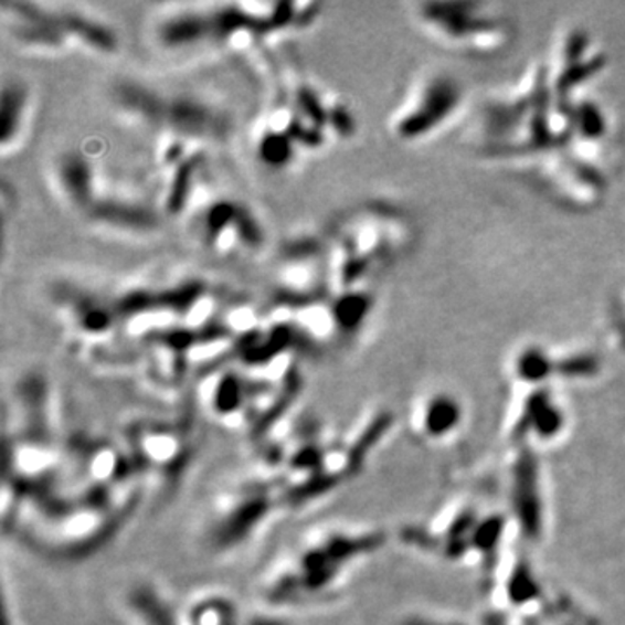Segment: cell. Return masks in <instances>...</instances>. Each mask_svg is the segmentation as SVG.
I'll return each mask as SVG.
<instances>
[{
	"instance_id": "1",
	"label": "cell",
	"mask_w": 625,
	"mask_h": 625,
	"mask_svg": "<svg viewBox=\"0 0 625 625\" xmlns=\"http://www.w3.org/2000/svg\"><path fill=\"white\" fill-rule=\"evenodd\" d=\"M414 220L399 205L369 202L336 224L326 248L327 282L336 294L374 290V282L393 268L415 244Z\"/></svg>"
},
{
	"instance_id": "2",
	"label": "cell",
	"mask_w": 625,
	"mask_h": 625,
	"mask_svg": "<svg viewBox=\"0 0 625 625\" xmlns=\"http://www.w3.org/2000/svg\"><path fill=\"white\" fill-rule=\"evenodd\" d=\"M350 533L339 527H312L269 564L259 581L263 608L288 613L320 608L338 596L357 554Z\"/></svg>"
},
{
	"instance_id": "3",
	"label": "cell",
	"mask_w": 625,
	"mask_h": 625,
	"mask_svg": "<svg viewBox=\"0 0 625 625\" xmlns=\"http://www.w3.org/2000/svg\"><path fill=\"white\" fill-rule=\"evenodd\" d=\"M409 17L431 44L467 62L497 60L518 39L516 18L497 2L426 0L409 6Z\"/></svg>"
},
{
	"instance_id": "4",
	"label": "cell",
	"mask_w": 625,
	"mask_h": 625,
	"mask_svg": "<svg viewBox=\"0 0 625 625\" xmlns=\"http://www.w3.org/2000/svg\"><path fill=\"white\" fill-rule=\"evenodd\" d=\"M469 108L466 82L451 70H424L391 114L388 129L405 147L436 141L459 124Z\"/></svg>"
},
{
	"instance_id": "5",
	"label": "cell",
	"mask_w": 625,
	"mask_h": 625,
	"mask_svg": "<svg viewBox=\"0 0 625 625\" xmlns=\"http://www.w3.org/2000/svg\"><path fill=\"white\" fill-rule=\"evenodd\" d=\"M278 484L269 476L248 478L220 491L203 523L205 548L212 554L235 551L263 532L284 509Z\"/></svg>"
},
{
	"instance_id": "6",
	"label": "cell",
	"mask_w": 625,
	"mask_h": 625,
	"mask_svg": "<svg viewBox=\"0 0 625 625\" xmlns=\"http://www.w3.org/2000/svg\"><path fill=\"white\" fill-rule=\"evenodd\" d=\"M124 431L127 454L142 481L153 478L155 484L162 485V491L174 488L193 457L190 431L160 419H136Z\"/></svg>"
},
{
	"instance_id": "7",
	"label": "cell",
	"mask_w": 625,
	"mask_h": 625,
	"mask_svg": "<svg viewBox=\"0 0 625 625\" xmlns=\"http://www.w3.org/2000/svg\"><path fill=\"white\" fill-rule=\"evenodd\" d=\"M549 86L558 96L594 93L610 68V56L591 30L581 25L564 29L544 62Z\"/></svg>"
},
{
	"instance_id": "8",
	"label": "cell",
	"mask_w": 625,
	"mask_h": 625,
	"mask_svg": "<svg viewBox=\"0 0 625 625\" xmlns=\"http://www.w3.org/2000/svg\"><path fill=\"white\" fill-rule=\"evenodd\" d=\"M123 610L129 625H184L181 606L153 581H136L127 587Z\"/></svg>"
},
{
	"instance_id": "9",
	"label": "cell",
	"mask_w": 625,
	"mask_h": 625,
	"mask_svg": "<svg viewBox=\"0 0 625 625\" xmlns=\"http://www.w3.org/2000/svg\"><path fill=\"white\" fill-rule=\"evenodd\" d=\"M0 141L2 151L6 155L17 150L23 141L27 130H29L30 114H32V96L25 82L13 81L4 82L2 87V105H0Z\"/></svg>"
},
{
	"instance_id": "10",
	"label": "cell",
	"mask_w": 625,
	"mask_h": 625,
	"mask_svg": "<svg viewBox=\"0 0 625 625\" xmlns=\"http://www.w3.org/2000/svg\"><path fill=\"white\" fill-rule=\"evenodd\" d=\"M184 625H244L239 605L230 594L203 589L181 606Z\"/></svg>"
},
{
	"instance_id": "11",
	"label": "cell",
	"mask_w": 625,
	"mask_h": 625,
	"mask_svg": "<svg viewBox=\"0 0 625 625\" xmlns=\"http://www.w3.org/2000/svg\"><path fill=\"white\" fill-rule=\"evenodd\" d=\"M56 178L60 181L63 193L70 202L78 208L93 209L94 203V181L93 166L84 157L77 153H70L57 160Z\"/></svg>"
},
{
	"instance_id": "12",
	"label": "cell",
	"mask_w": 625,
	"mask_h": 625,
	"mask_svg": "<svg viewBox=\"0 0 625 625\" xmlns=\"http://www.w3.org/2000/svg\"><path fill=\"white\" fill-rule=\"evenodd\" d=\"M610 320L618 338L625 342V285L622 290H618L617 296L613 297L612 306H610Z\"/></svg>"
}]
</instances>
